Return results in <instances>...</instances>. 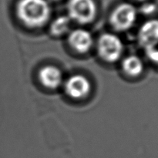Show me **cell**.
I'll list each match as a JSON object with an SVG mask.
<instances>
[{
    "label": "cell",
    "instance_id": "12",
    "mask_svg": "<svg viewBox=\"0 0 158 158\" xmlns=\"http://www.w3.org/2000/svg\"><path fill=\"white\" fill-rule=\"evenodd\" d=\"M141 9L143 13L149 15V14L153 13L155 11L156 6L154 3H146L144 6H142Z\"/></svg>",
    "mask_w": 158,
    "mask_h": 158
},
{
    "label": "cell",
    "instance_id": "3",
    "mask_svg": "<svg viewBox=\"0 0 158 158\" xmlns=\"http://www.w3.org/2000/svg\"><path fill=\"white\" fill-rule=\"evenodd\" d=\"M68 17L79 24L92 23L97 12L94 0H69L67 3Z\"/></svg>",
    "mask_w": 158,
    "mask_h": 158
},
{
    "label": "cell",
    "instance_id": "9",
    "mask_svg": "<svg viewBox=\"0 0 158 158\" xmlns=\"http://www.w3.org/2000/svg\"><path fill=\"white\" fill-rule=\"evenodd\" d=\"M122 68L127 75L132 77H139L143 71V63L137 56L131 55L122 62Z\"/></svg>",
    "mask_w": 158,
    "mask_h": 158
},
{
    "label": "cell",
    "instance_id": "5",
    "mask_svg": "<svg viewBox=\"0 0 158 158\" xmlns=\"http://www.w3.org/2000/svg\"><path fill=\"white\" fill-rule=\"evenodd\" d=\"M65 92L76 100L84 98L91 91V83L86 77L80 74L71 76L65 83Z\"/></svg>",
    "mask_w": 158,
    "mask_h": 158
},
{
    "label": "cell",
    "instance_id": "8",
    "mask_svg": "<svg viewBox=\"0 0 158 158\" xmlns=\"http://www.w3.org/2000/svg\"><path fill=\"white\" fill-rule=\"evenodd\" d=\"M39 80L47 89H55L63 83V74L59 68L54 66H46L39 73Z\"/></svg>",
    "mask_w": 158,
    "mask_h": 158
},
{
    "label": "cell",
    "instance_id": "10",
    "mask_svg": "<svg viewBox=\"0 0 158 158\" xmlns=\"http://www.w3.org/2000/svg\"><path fill=\"white\" fill-rule=\"evenodd\" d=\"M72 20L68 15H60L53 20L50 26V32L55 36H61L69 32Z\"/></svg>",
    "mask_w": 158,
    "mask_h": 158
},
{
    "label": "cell",
    "instance_id": "1",
    "mask_svg": "<svg viewBox=\"0 0 158 158\" xmlns=\"http://www.w3.org/2000/svg\"><path fill=\"white\" fill-rule=\"evenodd\" d=\"M20 21L30 28H40L50 18L51 7L46 0H20L16 6Z\"/></svg>",
    "mask_w": 158,
    "mask_h": 158
},
{
    "label": "cell",
    "instance_id": "2",
    "mask_svg": "<svg viewBox=\"0 0 158 158\" xmlns=\"http://www.w3.org/2000/svg\"><path fill=\"white\" fill-rule=\"evenodd\" d=\"M124 46L121 39L113 33H104L97 42L98 54L104 61L115 63L122 56Z\"/></svg>",
    "mask_w": 158,
    "mask_h": 158
},
{
    "label": "cell",
    "instance_id": "14",
    "mask_svg": "<svg viewBox=\"0 0 158 158\" xmlns=\"http://www.w3.org/2000/svg\"><path fill=\"white\" fill-rule=\"evenodd\" d=\"M139 1H143V0H139Z\"/></svg>",
    "mask_w": 158,
    "mask_h": 158
},
{
    "label": "cell",
    "instance_id": "7",
    "mask_svg": "<svg viewBox=\"0 0 158 158\" xmlns=\"http://www.w3.org/2000/svg\"><path fill=\"white\" fill-rule=\"evenodd\" d=\"M138 40L143 47L148 49L158 44V20L151 19L141 26L138 32Z\"/></svg>",
    "mask_w": 158,
    "mask_h": 158
},
{
    "label": "cell",
    "instance_id": "13",
    "mask_svg": "<svg viewBox=\"0 0 158 158\" xmlns=\"http://www.w3.org/2000/svg\"><path fill=\"white\" fill-rule=\"evenodd\" d=\"M53 1H58V0H53Z\"/></svg>",
    "mask_w": 158,
    "mask_h": 158
},
{
    "label": "cell",
    "instance_id": "11",
    "mask_svg": "<svg viewBox=\"0 0 158 158\" xmlns=\"http://www.w3.org/2000/svg\"><path fill=\"white\" fill-rule=\"evenodd\" d=\"M146 53L151 61L158 65V49L156 46L146 49Z\"/></svg>",
    "mask_w": 158,
    "mask_h": 158
},
{
    "label": "cell",
    "instance_id": "6",
    "mask_svg": "<svg viewBox=\"0 0 158 158\" xmlns=\"http://www.w3.org/2000/svg\"><path fill=\"white\" fill-rule=\"evenodd\" d=\"M69 43L77 52L86 53L92 48L94 39L92 34L86 29H77L69 32Z\"/></svg>",
    "mask_w": 158,
    "mask_h": 158
},
{
    "label": "cell",
    "instance_id": "4",
    "mask_svg": "<svg viewBox=\"0 0 158 158\" xmlns=\"http://www.w3.org/2000/svg\"><path fill=\"white\" fill-rule=\"evenodd\" d=\"M137 17V9L131 3H121L117 6L110 15V23L117 31L131 29Z\"/></svg>",
    "mask_w": 158,
    "mask_h": 158
}]
</instances>
